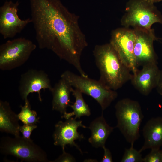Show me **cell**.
<instances>
[{"mask_svg": "<svg viewBox=\"0 0 162 162\" xmlns=\"http://www.w3.org/2000/svg\"><path fill=\"white\" fill-rule=\"evenodd\" d=\"M31 20L39 48L47 49L86 76L81 57L88 44L78 22L59 0H29Z\"/></svg>", "mask_w": 162, "mask_h": 162, "instance_id": "6da1fadb", "label": "cell"}, {"mask_svg": "<svg viewBox=\"0 0 162 162\" xmlns=\"http://www.w3.org/2000/svg\"><path fill=\"white\" fill-rule=\"evenodd\" d=\"M93 55L100 74L99 80L114 91L131 80V70L122 62L110 43L95 46Z\"/></svg>", "mask_w": 162, "mask_h": 162, "instance_id": "7a4b0ae2", "label": "cell"}, {"mask_svg": "<svg viewBox=\"0 0 162 162\" xmlns=\"http://www.w3.org/2000/svg\"><path fill=\"white\" fill-rule=\"evenodd\" d=\"M116 127L126 141L134 146L140 136V128L144 116L139 102L128 98L119 100L115 106Z\"/></svg>", "mask_w": 162, "mask_h": 162, "instance_id": "3957f363", "label": "cell"}, {"mask_svg": "<svg viewBox=\"0 0 162 162\" xmlns=\"http://www.w3.org/2000/svg\"><path fill=\"white\" fill-rule=\"evenodd\" d=\"M61 78L66 80L73 88L92 97L101 106L102 112L117 98L118 93L100 81L78 75L69 70L64 72Z\"/></svg>", "mask_w": 162, "mask_h": 162, "instance_id": "277c9868", "label": "cell"}, {"mask_svg": "<svg viewBox=\"0 0 162 162\" xmlns=\"http://www.w3.org/2000/svg\"><path fill=\"white\" fill-rule=\"evenodd\" d=\"M121 22L125 27L150 29L154 23L162 24V15L154 3L144 0H129Z\"/></svg>", "mask_w": 162, "mask_h": 162, "instance_id": "5b68a950", "label": "cell"}, {"mask_svg": "<svg viewBox=\"0 0 162 162\" xmlns=\"http://www.w3.org/2000/svg\"><path fill=\"white\" fill-rule=\"evenodd\" d=\"M36 48L31 40L25 38L8 40L0 46V69L10 70L22 65Z\"/></svg>", "mask_w": 162, "mask_h": 162, "instance_id": "8992f818", "label": "cell"}, {"mask_svg": "<svg viewBox=\"0 0 162 162\" xmlns=\"http://www.w3.org/2000/svg\"><path fill=\"white\" fill-rule=\"evenodd\" d=\"M0 150L3 154L12 155L22 161L50 162L43 150L31 139L23 136L2 137L1 139Z\"/></svg>", "mask_w": 162, "mask_h": 162, "instance_id": "52a82bcc", "label": "cell"}, {"mask_svg": "<svg viewBox=\"0 0 162 162\" xmlns=\"http://www.w3.org/2000/svg\"><path fill=\"white\" fill-rule=\"evenodd\" d=\"M135 38L134 30L124 27L112 32L110 43L121 60L133 74L138 70L134 55Z\"/></svg>", "mask_w": 162, "mask_h": 162, "instance_id": "ba28073f", "label": "cell"}, {"mask_svg": "<svg viewBox=\"0 0 162 162\" xmlns=\"http://www.w3.org/2000/svg\"><path fill=\"white\" fill-rule=\"evenodd\" d=\"M19 3L6 1L0 8V33L4 39L13 38L20 33L29 23V18L21 19L17 14Z\"/></svg>", "mask_w": 162, "mask_h": 162, "instance_id": "9c48e42d", "label": "cell"}, {"mask_svg": "<svg viewBox=\"0 0 162 162\" xmlns=\"http://www.w3.org/2000/svg\"><path fill=\"white\" fill-rule=\"evenodd\" d=\"M135 34L134 55L137 66L150 63H157V57L154 51L153 43L158 38L153 29L133 28Z\"/></svg>", "mask_w": 162, "mask_h": 162, "instance_id": "30bf717a", "label": "cell"}, {"mask_svg": "<svg viewBox=\"0 0 162 162\" xmlns=\"http://www.w3.org/2000/svg\"><path fill=\"white\" fill-rule=\"evenodd\" d=\"M52 88L48 75L43 70L30 69L21 76L19 90L22 98L25 102L28 101L29 94L34 92L38 94L39 100L42 101L41 90L48 89L51 91Z\"/></svg>", "mask_w": 162, "mask_h": 162, "instance_id": "8fae6325", "label": "cell"}, {"mask_svg": "<svg viewBox=\"0 0 162 162\" xmlns=\"http://www.w3.org/2000/svg\"><path fill=\"white\" fill-rule=\"evenodd\" d=\"M75 117H71L66 119L64 122L59 121L55 125V130L53 134L54 144L61 147L64 149L66 145L75 146L83 154L80 147L75 143V140H81L84 138L83 134H80L77 131L80 127L86 128L83 124L81 121H77Z\"/></svg>", "mask_w": 162, "mask_h": 162, "instance_id": "7c38bea8", "label": "cell"}, {"mask_svg": "<svg viewBox=\"0 0 162 162\" xmlns=\"http://www.w3.org/2000/svg\"><path fill=\"white\" fill-rule=\"evenodd\" d=\"M141 70L132 74L131 80L134 87L142 94L147 96L158 85L160 70L157 63L143 65Z\"/></svg>", "mask_w": 162, "mask_h": 162, "instance_id": "4fadbf2b", "label": "cell"}, {"mask_svg": "<svg viewBox=\"0 0 162 162\" xmlns=\"http://www.w3.org/2000/svg\"><path fill=\"white\" fill-rule=\"evenodd\" d=\"M142 133L144 139L143 146L139 151L148 149L160 148L162 146V117H153L144 126Z\"/></svg>", "mask_w": 162, "mask_h": 162, "instance_id": "5bb4252c", "label": "cell"}, {"mask_svg": "<svg viewBox=\"0 0 162 162\" xmlns=\"http://www.w3.org/2000/svg\"><path fill=\"white\" fill-rule=\"evenodd\" d=\"M73 87L64 79L61 78L51 91L52 95L53 110L59 112L63 115L70 106V95Z\"/></svg>", "mask_w": 162, "mask_h": 162, "instance_id": "9a60e30c", "label": "cell"}, {"mask_svg": "<svg viewBox=\"0 0 162 162\" xmlns=\"http://www.w3.org/2000/svg\"><path fill=\"white\" fill-rule=\"evenodd\" d=\"M88 128L90 130L91 135L88 142L94 147L102 148L114 128L110 126L106 122L103 114L94 119Z\"/></svg>", "mask_w": 162, "mask_h": 162, "instance_id": "2e32d148", "label": "cell"}, {"mask_svg": "<svg viewBox=\"0 0 162 162\" xmlns=\"http://www.w3.org/2000/svg\"><path fill=\"white\" fill-rule=\"evenodd\" d=\"M18 115L11 109L7 101H0V130L20 136V127Z\"/></svg>", "mask_w": 162, "mask_h": 162, "instance_id": "e0dca14e", "label": "cell"}, {"mask_svg": "<svg viewBox=\"0 0 162 162\" xmlns=\"http://www.w3.org/2000/svg\"><path fill=\"white\" fill-rule=\"evenodd\" d=\"M72 94L75 98L74 103L70 105L73 111L70 112H67L62 116V118L67 119L74 116L76 118H80L84 116H89L91 114L90 110L83 98L82 93L73 88Z\"/></svg>", "mask_w": 162, "mask_h": 162, "instance_id": "ac0fdd59", "label": "cell"}, {"mask_svg": "<svg viewBox=\"0 0 162 162\" xmlns=\"http://www.w3.org/2000/svg\"><path fill=\"white\" fill-rule=\"evenodd\" d=\"M20 107L21 110L17 115L19 120L24 124H36L39 122V117H38L35 111L31 110L29 101Z\"/></svg>", "mask_w": 162, "mask_h": 162, "instance_id": "d6986e66", "label": "cell"}, {"mask_svg": "<svg viewBox=\"0 0 162 162\" xmlns=\"http://www.w3.org/2000/svg\"><path fill=\"white\" fill-rule=\"evenodd\" d=\"M121 162H143L141 152L131 146L125 149Z\"/></svg>", "mask_w": 162, "mask_h": 162, "instance_id": "ffe728a7", "label": "cell"}, {"mask_svg": "<svg viewBox=\"0 0 162 162\" xmlns=\"http://www.w3.org/2000/svg\"><path fill=\"white\" fill-rule=\"evenodd\" d=\"M150 152L143 158V162H162V150L151 149Z\"/></svg>", "mask_w": 162, "mask_h": 162, "instance_id": "44dd1931", "label": "cell"}, {"mask_svg": "<svg viewBox=\"0 0 162 162\" xmlns=\"http://www.w3.org/2000/svg\"><path fill=\"white\" fill-rule=\"evenodd\" d=\"M37 127L36 124H24L20 127V131L22 133L23 137L29 139H31L30 136L32 131Z\"/></svg>", "mask_w": 162, "mask_h": 162, "instance_id": "7402d4cb", "label": "cell"}, {"mask_svg": "<svg viewBox=\"0 0 162 162\" xmlns=\"http://www.w3.org/2000/svg\"><path fill=\"white\" fill-rule=\"evenodd\" d=\"M63 153L51 162H76V160L74 157L70 154L67 153L65 149L62 150Z\"/></svg>", "mask_w": 162, "mask_h": 162, "instance_id": "603a6c76", "label": "cell"}, {"mask_svg": "<svg viewBox=\"0 0 162 162\" xmlns=\"http://www.w3.org/2000/svg\"><path fill=\"white\" fill-rule=\"evenodd\" d=\"M102 148L104 150V155L103 157L100 161L101 162H112V160L111 153L110 150L106 148L105 146Z\"/></svg>", "mask_w": 162, "mask_h": 162, "instance_id": "cb8c5ba5", "label": "cell"}, {"mask_svg": "<svg viewBox=\"0 0 162 162\" xmlns=\"http://www.w3.org/2000/svg\"><path fill=\"white\" fill-rule=\"evenodd\" d=\"M156 88L158 93L162 95V70L160 71L158 82Z\"/></svg>", "mask_w": 162, "mask_h": 162, "instance_id": "d4e9b609", "label": "cell"}, {"mask_svg": "<svg viewBox=\"0 0 162 162\" xmlns=\"http://www.w3.org/2000/svg\"><path fill=\"white\" fill-rule=\"evenodd\" d=\"M146 1L152 3H154L159 2L162 1V0H144Z\"/></svg>", "mask_w": 162, "mask_h": 162, "instance_id": "484cf974", "label": "cell"}, {"mask_svg": "<svg viewBox=\"0 0 162 162\" xmlns=\"http://www.w3.org/2000/svg\"><path fill=\"white\" fill-rule=\"evenodd\" d=\"M98 161L95 159H86L84 160V162H97Z\"/></svg>", "mask_w": 162, "mask_h": 162, "instance_id": "4316f807", "label": "cell"}, {"mask_svg": "<svg viewBox=\"0 0 162 162\" xmlns=\"http://www.w3.org/2000/svg\"></svg>", "mask_w": 162, "mask_h": 162, "instance_id": "83f0119b", "label": "cell"}]
</instances>
